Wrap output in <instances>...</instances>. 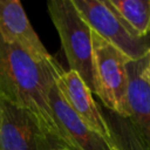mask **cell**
Returning a JSON list of instances; mask_svg holds the SVG:
<instances>
[{
	"label": "cell",
	"instance_id": "cell-5",
	"mask_svg": "<svg viewBox=\"0 0 150 150\" xmlns=\"http://www.w3.org/2000/svg\"><path fill=\"white\" fill-rule=\"evenodd\" d=\"M68 149L49 135L27 110L0 95V150H55Z\"/></svg>",
	"mask_w": 150,
	"mask_h": 150
},
{
	"label": "cell",
	"instance_id": "cell-13",
	"mask_svg": "<svg viewBox=\"0 0 150 150\" xmlns=\"http://www.w3.org/2000/svg\"><path fill=\"white\" fill-rule=\"evenodd\" d=\"M110 150H118V149H117V146H116L114 143L110 142Z\"/></svg>",
	"mask_w": 150,
	"mask_h": 150
},
{
	"label": "cell",
	"instance_id": "cell-7",
	"mask_svg": "<svg viewBox=\"0 0 150 150\" xmlns=\"http://www.w3.org/2000/svg\"><path fill=\"white\" fill-rule=\"evenodd\" d=\"M55 82L74 111L94 131L108 142L111 141L108 124L102 114L101 107L94 100V94L80 75L73 70H64L54 56L49 59Z\"/></svg>",
	"mask_w": 150,
	"mask_h": 150
},
{
	"label": "cell",
	"instance_id": "cell-11",
	"mask_svg": "<svg viewBox=\"0 0 150 150\" xmlns=\"http://www.w3.org/2000/svg\"><path fill=\"white\" fill-rule=\"evenodd\" d=\"M108 1L137 36H150V0Z\"/></svg>",
	"mask_w": 150,
	"mask_h": 150
},
{
	"label": "cell",
	"instance_id": "cell-6",
	"mask_svg": "<svg viewBox=\"0 0 150 150\" xmlns=\"http://www.w3.org/2000/svg\"><path fill=\"white\" fill-rule=\"evenodd\" d=\"M49 59L47 60V95L59 129L74 150H110V142L90 129L62 95L55 82Z\"/></svg>",
	"mask_w": 150,
	"mask_h": 150
},
{
	"label": "cell",
	"instance_id": "cell-10",
	"mask_svg": "<svg viewBox=\"0 0 150 150\" xmlns=\"http://www.w3.org/2000/svg\"><path fill=\"white\" fill-rule=\"evenodd\" d=\"M101 109L110 131V142L118 150H150L129 118L122 117L104 107H101Z\"/></svg>",
	"mask_w": 150,
	"mask_h": 150
},
{
	"label": "cell",
	"instance_id": "cell-12",
	"mask_svg": "<svg viewBox=\"0 0 150 150\" xmlns=\"http://www.w3.org/2000/svg\"><path fill=\"white\" fill-rule=\"evenodd\" d=\"M148 66H146V73H148V76H149V79H150V49H149V52H148Z\"/></svg>",
	"mask_w": 150,
	"mask_h": 150
},
{
	"label": "cell",
	"instance_id": "cell-8",
	"mask_svg": "<svg viewBox=\"0 0 150 150\" xmlns=\"http://www.w3.org/2000/svg\"><path fill=\"white\" fill-rule=\"evenodd\" d=\"M0 35L5 41L19 46L39 61H46L52 56L19 0H0Z\"/></svg>",
	"mask_w": 150,
	"mask_h": 150
},
{
	"label": "cell",
	"instance_id": "cell-3",
	"mask_svg": "<svg viewBox=\"0 0 150 150\" xmlns=\"http://www.w3.org/2000/svg\"><path fill=\"white\" fill-rule=\"evenodd\" d=\"M91 38L96 96L105 109L128 118L127 64L131 59L93 30Z\"/></svg>",
	"mask_w": 150,
	"mask_h": 150
},
{
	"label": "cell",
	"instance_id": "cell-14",
	"mask_svg": "<svg viewBox=\"0 0 150 150\" xmlns=\"http://www.w3.org/2000/svg\"><path fill=\"white\" fill-rule=\"evenodd\" d=\"M55 150H69V149H55Z\"/></svg>",
	"mask_w": 150,
	"mask_h": 150
},
{
	"label": "cell",
	"instance_id": "cell-4",
	"mask_svg": "<svg viewBox=\"0 0 150 150\" xmlns=\"http://www.w3.org/2000/svg\"><path fill=\"white\" fill-rule=\"evenodd\" d=\"M71 1L93 32L115 46L131 60L142 59L148 54L150 36H137L108 0Z\"/></svg>",
	"mask_w": 150,
	"mask_h": 150
},
{
	"label": "cell",
	"instance_id": "cell-2",
	"mask_svg": "<svg viewBox=\"0 0 150 150\" xmlns=\"http://www.w3.org/2000/svg\"><path fill=\"white\" fill-rule=\"evenodd\" d=\"M47 12L59 33L69 70L77 73L96 95L91 28L71 0H50L47 2Z\"/></svg>",
	"mask_w": 150,
	"mask_h": 150
},
{
	"label": "cell",
	"instance_id": "cell-9",
	"mask_svg": "<svg viewBox=\"0 0 150 150\" xmlns=\"http://www.w3.org/2000/svg\"><path fill=\"white\" fill-rule=\"evenodd\" d=\"M146 55L138 60H130L127 64V100L128 118L150 149V79L146 73Z\"/></svg>",
	"mask_w": 150,
	"mask_h": 150
},
{
	"label": "cell",
	"instance_id": "cell-1",
	"mask_svg": "<svg viewBox=\"0 0 150 150\" xmlns=\"http://www.w3.org/2000/svg\"><path fill=\"white\" fill-rule=\"evenodd\" d=\"M0 95L9 103L30 112L46 131L63 143L71 144L59 129L47 95V60L39 61L19 46L0 35Z\"/></svg>",
	"mask_w": 150,
	"mask_h": 150
}]
</instances>
